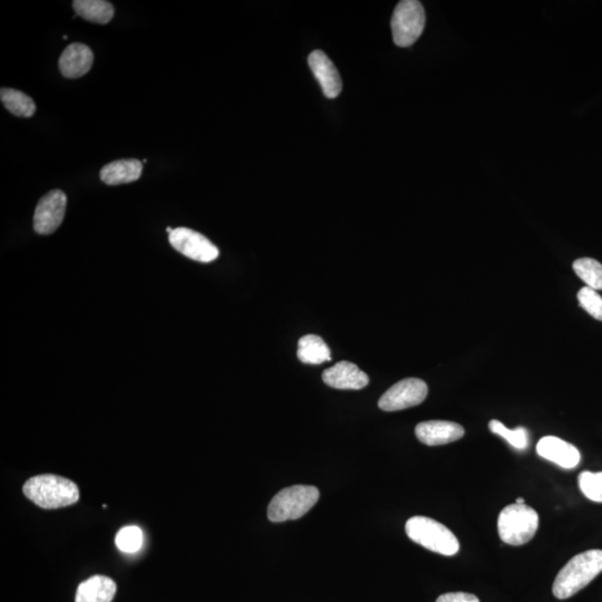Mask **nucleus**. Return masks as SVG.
Returning a JSON list of instances; mask_svg holds the SVG:
<instances>
[{
    "label": "nucleus",
    "instance_id": "obj_1",
    "mask_svg": "<svg viewBox=\"0 0 602 602\" xmlns=\"http://www.w3.org/2000/svg\"><path fill=\"white\" fill-rule=\"evenodd\" d=\"M602 573V550H589L575 556L559 571L552 591L558 599H568L582 590Z\"/></svg>",
    "mask_w": 602,
    "mask_h": 602
},
{
    "label": "nucleus",
    "instance_id": "obj_2",
    "mask_svg": "<svg viewBox=\"0 0 602 602\" xmlns=\"http://www.w3.org/2000/svg\"><path fill=\"white\" fill-rule=\"evenodd\" d=\"M23 492L39 508L52 510L68 507L80 500V490L68 478L43 474L26 481Z\"/></svg>",
    "mask_w": 602,
    "mask_h": 602
},
{
    "label": "nucleus",
    "instance_id": "obj_3",
    "mask_svg": "<svg viewBox=\"0 0 602 602\" xmlns=\"http://www.w3.org/2000/svg\"><path fill=\"white\" fill-rule=\"evenodd\" d=\"M405 531L412 542L439 555L451 557L460 550V542L455 534L433 518L413 517L406 522Z\"/></svg>",
    "mask_w": 602,
    "mask_h": 602
},
{
    "label": "nucleus",
    "instance_id": "obj_4",
    "mask_svg": "<svg viewBox=\"0 0 602 602\" xmlns=\"http://www.w3.org/2000/svg\"><path fill=\"white\" fill-rule=\"evenodd\" d=\"M539 528V516L526 504H511L501 511L498 531L501 540L510 546H523L534 539Z\"/></svg>",
    "mask_w": 602,
    "mask_h": 602
},
{
    "label": "nucleus",
    "instance_id": "obj_5",
    "mask_svg": "<svg viewBox=\"0 0 602 602\" xmlns=\"http://www.w3.org/2000/svg\"><path fill=\"white\" fill-rule=\"evenodd\" d=\"M319 500V490L310 486L285 487L271 500L268 518L271 522L297 520L310 511Z\"/></svg>",
    "mask_w": 602,
    "mask_h": 602
},
{
    "label": "nucleus",
    "instance_id": "obj_6",
    "mask_svg": "<svg viewBox=\"0 0 602 602\" xmlns=\"http://www.w3.org/2000/svg\"><path fill=\"white\" fill-rule=\"evenodd\" d=\"M425 11L416 0H403L395 8L392 19L394 43L398 47L412 46L425 28Z\"/></svg>",
    "mask_w": 602,
    "mask_h": 602
},
{
    "label": "nucleus",
    "instance_id": "obj_7",
    "mask_svg": "<svg viewBox=\"0 0 602 602\" xmlns=\"http://www.w3.org/2000/svg\"><path fill=\"white\" fill-rule=\"evenodd\" d=\"M429 388L424 381L405 379L386 390L380 398L379 406L385 412H397L420 405L428 397Z\"/></svg>",
    "mask_w": 602,
    "mask_h": 602
},
{
    "label": "nucleus",
    "instance_id": "obj_8",
    "mask_svg": "<svg viewBox=\"0 0 602 602\" xmlns=\"http://www.w3.org/2000/svg\"><path fill=\"white\" fill-rule=\"evenodd\" d=\"M169 240L177 252L192 261L208 263L219 257V249L206 237L189 228H175Z\"/></svg>",
    "mask_w": 602,
    "mask_h": 602
},
{
    "label": "nucleus",
    "instance_id": "obj_9",
    "mask_svg": "<svg viewBox=\"0 0 602 602\" xmlns=\"http://www.w3.org/2000/svg\"><path fill=\"white\" fill-rule=\"evenodd\" d=\"M68 197L60 190L48 192L39 200L34 214V229L38 235L54 234L63 222Z\"/></svg>",
    "mask_w": 602,
    "mask_h": 602
},
{
    "label": "nucleus",
    "instance_id": "obj_10",
    "mask_svg": "<svg viewBox=\"0 0 602 602\" xmlns=\"http://www.w3.org/2000/svg\"><path fill=\"white\" fill-rule=\"evenodd\" d=\"M539 456L558 467L573 470L578 467L582 454L577 447L556 437H544L537 444Z\"/></svg>",
    "mask_w": 602,
    "mask_h": 602
},
{
    "label": "nucleus",
    "instance_id": "obj_11",
    "mask_svg": "<svg viewBox=\"0 0 602 602\" xmlns=\"http://www.w3.org/2000/svg\"><path fill=\"white\" fill-rule=\"evenodd\" d=\"M462 425L448 421H429L420 423L415 428L416 437L429 446L444 445L464 437Z\"/></svg>",
    "mask_w": 602,
    "mask_h": 602
},
{
    "label": "nucleus",
    "instance_id": "obj_12",
    "mask_svg": "<svg viewBox=\"0 0 602 602\" xmlns=\"http://www.w3.org/2000/svg\"><path fill=\"white\" fill-rule=\"evenodd\" d=\"M323 381L333 389L357 390L366 388L369 377L357 365L342 360L323 373Z\"/></svg>",
    "mask_w": 602,
    "mask_h": 602
},
{
    "label": "nucleus",
    "instance_id": "obj_13",
    "mask_svg": "<svg viewBox=\"0 0 602 602\" xmlns=\"http://www.w3.org/2000/svg\"><path fill=\"white\" fill-rule=\"evenodd\" d=\"M309 64L322 86L325 96L328 99H336L342 89L341 75L336 66L324 52L318 50L311 52Z\"/></svg>",
    "mask_w": 602,
    "mask_h": 602
},
{
    "label": "nucleus",
    "instance_id": "obj_14",
    "mask_svg": "<svg viewBox=\"0 0 602 602\" xmlns=\"http://www.w3.org/2000/svg\"><path fill=\"white\" fill-rule=\"evenodd\" d=\"M94 55L85 44L74 43L66 47L60 55L59 68L66 78H80L90 72Z\"/></svg>",
    "mask_w": 602,
    "mask_h": 602
},
{
    "label": "nucleus",
    "instance_id": "obj_15",
    "mask_svg": "<svg viewBox=\"0 0 602 602\" xmlns=\"http://www.w3.org/2000/svg\"><path fill=\"white\" fill-rule=\"evenodd\" d=\"M116 593V583L105 575H94L77 588L75 602H112Z\"/></svg>",
    "mask_w": 602,
    "mask_h": 602
},
{
    "label": "nucleus",
    "instance_id": "obj_16",
    "mask_svg": "<svg viewBox=\"0 0 602 602\" xmlns=\"http://www.w3.org/2000/svg\"><path fill=\"white\" fill-rule=\"evenodd\" d=\"M143 164L136 159H124L111 162L100 170V180L108 186H120L132 183L140 178Z\"/></svg>",
    "mask_w": 602,
    "mask_h": 602
},
{
    "label": "nucleus",
    "instance_id": "obj_17",
    "mask_svg": "<svg viewBox=\"0 0 602 602\" xmlns=\"http://www.w3.org/2000/svg\"><path fill=\"white\" fill-rule=\"evenodd\" d=\"M298 358L305 364L318 365L331 362V349L317 335H306L298 341Z\"/></svg>",
    "mask_w": 602,
    "mask_h": 602
},
{
    "label": "nucleus",
    "instance_id": "obj_18",
    "mask_svg": "<svg viewBox=\"0 0 602 602\" xmlns=\"http://www.w3.org/2000/svg\"><path fill=\"white\" fill-rule=\"evenodd\" d=\"M73 7L76 16L91 23L108 24L114 17V7L105 0H75Z\"/></svg>",
    "mask_w": 602,
    "mask_h": 602
},
{
    "label": "nucleus",
    "instance_id": "obj_19",
    "mask_svg": "<svg viewBox=\"0 0 602 602\" xmlns=\"http://www.w3.org/2000/svg\"><path fill=\"white\" fill-rule=\"evenodd\" d=\"M0 99H2L4 107L16 116L32 117L36 112L34 100L23 92L3 87L0 91Z\"/></svg>",
    "mask_w": 602,
    "mask_h": 602
},
{
    "label": "nucleus",
    "instance_id": "obj_20",
    "mask_svg": "<svg viewBox=\"0 0 602 602\" xmlns=\"http://www.w3.org/2000/svg\"><path fill=\"white\" fill-rule=\"evenodd\" d=\"M574 270L587 287L602 290V265L592 258H580L574 262Z\"/></svg>",
    "mask_w": 602,
    "mask_h": 602
},
{
    "label": "nucleus",
    "instance_id": "obj_21",
    "mask_svg": "<svg viewBox=\"0 0 602 602\" xmlns=\"http://www.w3.org/2000/svg\"><path fill=\"white\" fill-rule=\"evenodd\" d=\"M489 429L492 433L503 437L510 445L518 451L526 450L529 446V433L525 428L509 429L500 421L492 420L489 423Z\"/></svg>",
    "mask_w": 602,
    "mask_h": 602
},
{
    "label": "nucleus",
    "instance_id": "obj_22",
    "mask_svg": "<svg viewBox=\"0 0 602 602\" xmlns=\"http://www.w3.org/2000/svg\"><path fill=\"white\" fill-rule=\"evenodd\" d=\"M116 547L124 553L138 552L142 547V530L136 526H127L118 531L116 538Z\"/></svg>",
    "mask_w": 602,
    "mask_h": 602
},
{
    "label": "nucleus",
    "instance_id": "obj_23",
    "mask_svg": "<svg viewBox=\"0 0 602 602\" xmlns=\"http://www.w3.org/2000/svg\"><path fill=\"white\" fill-rule=\"evenodd\" d=\"M580 491L593 502L602 503V472L583 471L578 478Z\"/></svg>",
    "mask_w": 602,
    "mask_h": 602
},
{
    "label": "nucleus",
    "instance_id": "obj_24",
    "mask_svg": "<svg viewBox=\"0 0 602 602\" xmlns=\"http://www.w3.org/2000/svg\"><path fill=\"white\" fill-rule=\"evenodd\" d=\"M578 301L579 305L582 306L589 315L602 322V297L597 293V290L589 287L580 289V292L578 293Z\"/></svg>",
    "mask_w": 602,
    "mask_h": 602
},
{
    "label": "nucleus",
    "instance_id": "obj_25",
    "mask_svg": "<svg viewBox=\"0 0 602 602\" xmlns=\"http://www.w3.org/2000/svg\"><path fill=\"white\" fill-rule=\"evenodd\" d=\"M437 602H480L477 596L467 592H450L438 597Z\"/></svg>",
    "mask_w": 602,
    "mask_h": 602
},
{
    "label": "nucleus",
    "instance_id": "obj_26",
    "mask_svg": "<svg viewBox=\"0 0 602 602\" xmlns=\"http://www.w3.org/2000/svg\"><path fill=\"white\" fill-rule=\"evenodd\" d=\"M516 504H520V505L526 504L525 499H523V498H518V499L516 500Z\"/></svg>",
    "mask_w": 602,
    "mask_h": 602
}]
</instances>
